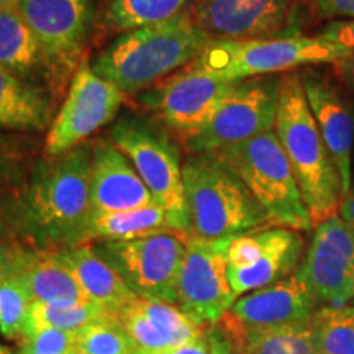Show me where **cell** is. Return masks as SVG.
<instances>
[{"label":"cell","instance_id":"42","mask_svg":"<svg viewBox=\"0 0 354 354\" xmlns=\"http://www.w3.org/2000/svg\"><path fill=\"white\" fill-rule=\"evenodd\" d=\"M339 216L346 221V223L349 225L354 230V194H351V196L344 197L342 205H339Z\"/></svg>","mask_w":354,"mask_h":354},{"label":"cell","instance_id":"22","mask_svg":"<svg viewBox=\"0 0 354 354\" xmlns=\"http://www.w3.org/2000/svg\"><path fill=\"white\" fill-rule=\"evenodd\" d=\"M53 109L46 88L0 69V131H44L55 120Z\"/></svg>","mask_w":354,"mask_h":354},{"label":"cell","instance_id":"39","mask_svg":"<svg viewBox=\"0 0 354 354\" xmlns=\"http://www.w3.org/2000/svg\"><path fill=\"white\" fill-rule=\"evenodd\" d=\"M135 354H145V353H135ZM158 354H210V339L209 331L203 333L198 338L192 339V342L180 344V346L167 348L166 351H161Z\"/></svg>","mask_w":354,"mask_h":354},{"label":"cell","instance_id":"43","mask_svg":"<svg viewBox=\"0 0 354 354\" xmlns=\"http://www.w3.org/2000/svg\"><path fill=\"white\" fill-rule=\"evenodd\" d=\"M20 0H0V10H17Z\"/></svg>","mask_w":354,"mask_h":354},{"label":"cell","instance_id":"41","mask_svg":"<svg viewBox=\"0 0 354 354\" xmlns=\"http://www.w3.org/2000/svg\"><path fill=\"white\" fill-rule=\"evenodd\" d=\"M0 238H19L15 228H13L8 209H2V207H0Z\"/></svg>","mask_w":354,"mask_h":354},{"label":"cell","instance_id":"24","mask_svg":"<svg viewBox=\"0 0 354 354\" xmlns=\"http://www.w3.org/2000/svg\"><path fill=\"white\" fill-rule=\"evenodd\" d=\"M215 326L228 342L245 349L246 354H318L308 325L271 330H248L230 312Z\"/></svg>","mask_w":354,"mask_h":354},{"label":"cell","instance_id":"10","mask_svg":"<svg viewBox=\"0 0 354 354\" xmlns=\"http://www.w3.org/2000/svg\"><path fill=\"white\" fill-rule=\"evenodd\" d=\"M232 240L190 234L185 248L176 305L203 326H215L238 299L228 281L227 251Z\"/></svg>","mask_w":354,"mask_h":354},{"label":"cell","instance_id":"11","mask_svg":"<svg viewBox=\"0 0 354 354\" xmlns=\"http://www.w3.org/2000/svg\"><path fill=\"white\" fill-rule=\"evenodd\" d=\"M189 15L212 39H271L297 37L295 0H194Z\"/></svg>","mask_w":354,"mask_h":354},{"label":"cell","instance_id":"26","mask_svg":"<svg viewBox=\"0 0 354 354\" xmlns=\"http://www.w3.org/2000/svg\"><path fill=\"white\" fill-rule=\"evenodd\" d=\"M194 0H109L107 24L118 33L162 24L189 12Z\"/></svg>","mask_w":354,"mask_h":354},{"label":"cell","instance_id":"3","mask_svg":"<svg viewBox=\"0 0 354 354\" xmlns=\"http://www.w3.org/2000/svg\"><path fill=\"white\" fill-rule=\"evenodd\" d=\"M274 131L289 159L313 225L338 215L344 198L342 179L308 107L299 71L281 76Z\"/></svg>","mask_w":354,"mask_h":354},{"label":"cell","instance_id":"27","mask_svg":"<svg viewBox=\"0 0 354 354\" xmlns=\"http://www.w3.org/2000/svg\"><path fill=\"white\" fill-rule=\"evenodd\" d=\"M310 331L318 354H354V304L320 305L310 320Z\"/></svg>","mask_w":354,"mask_h":354},{"label":"cell","instance_id":"32","mask_svg":"<svg viewBox=\"0 0 354 354\" xmlns=\"http://www.w3.org/2000/svg\"><path fill=\"white\" fill-rule=\"evenodd\" d=\"M77 351L82 354H135L130 338L110 320L94 322L77 333Z\"/></svg>","mask_w":354,"mask_h":354},{"label":"cell","instance_id":"1","mask_svg":"<svg viewBox=\"0 0 354 354\" xmlns=\"http://www.w3.org/2000/svg\"><path fill=\"white\" fill-rule=\"evenodd\" d=\"M92 145L84 143L35 162L8 209L21 241L41 251L86 245L91 203Z\"/></svg>","mask_w":354,"mask_h":354},{"label":"cell","instance_id":"19","mask_svg":"<svg viewBox=\"0 0 354 354\" xmlns=\"http://www.w3.org/2000/svg\"><path fill=\"white\" fill-rule=\"evenodd\" d=\"M304 238L282 227L264 228V246L256 261L245 269H228L230 286L236 297L271 286L300 268Z\"/></svg>","mask_w":354,"mask_h":354},{"label":"cell","instance_id":"34","mask_svg":"<svg viewBox=\"0 0 354 354\" xmlns=\"http://www.w3.org/2000/svg\"><path fill=\"white\" fill-rule=\"evenodd\" d=\"M17 354H69L76 349L77 333L46 328L21 336Z\"/></svg>","mask_w":354,"mask_h":354},{"label":"cell","instance_id":"15","mask_svg":"<svg viewBox=\"0 0 354 354\" xmlns=\"http://www.w3.org/2000/svg\"><path fill=\"white\" fill-rule=\"evenodd\" d=\"M234 84L189 64L145 91L140 102L184 138L210 117Z\"/></svg>","mask_w":354,"mask_h":354},{"label":"cell","instance_id":"33","mask_svg":"<svg viewBox=\"0 0 354 354\" xmlns=\"http://www.w3.org/2000/svg\"><path fill=\"white\" fill-rule=\"evenodd\" d=\"M41 253L19 238H0V284L24 274Z\"/></svg>","mask_w":354,"mask_h":354},{"label":"cell","instance_id":"28","mask_svg":"<svg viewBox=\"0 0 354 354\" xmlns=\"http://www.w3.org/2000/svg\"><path fill=\"white\" fill-rule=\"evenodd\" d=\"M109 320L107 312L99 305H74V307H56L41 302L30 305L24 325V335L37 333L39 330L56 328L79 333L82 328L94 322Z\"/></svg>","mask_w":354,"mask_h":354},{"label":"cell","instance_id":"20","mask_svg":"<svg viewBox=\"0 0 354 354\" xmlns=\"http://www.w3.org/2000/svg\"><path fill=\"white\" fill-rule=\"evenodd\" d=\"M0 69L35 86H56L41 44L19 8L0 10Z\"/></svg>","mask_w":354,"mask_h":354},{"label":"cell","instance_id":"47","mask_svg":"<svg viewBox=\"0 0 354 354\" xmlns=\"http://www.w3.org/2000/svg\"><path fill=\"white\" fill-rule=\"evenodd\" d=\"M69 354H82L81 351H77V349H74V351L73 353H69Z\"/></svg>","mask_w":354,"mask_h":354},{"label":"cell","instance_id":"40","mask_svg":"<svg viewBox=\"0 0 354 354\" xmlns=\"http://www.w3.org/2000/svg\"><path fill=\"white\" fill-rule=\"evenodd\" d=\"M210 339V354H234L233 346L218 326H212L209 330Z\"/></svg>","mask_w":354,"mask_h":354},{"label":"cell","instance_id":"46","mask_svg":"<svg viewBox=\"0 0 354 354\" xmlns=\"http://www.w3.org/2000/svg\"><path fill=\"white\" fill-rule=\"evenodd\" d=\"M353 194H354V151H353Z\"/></svg>","mask_w":354,"mask_h":354},{"label":"cell","instance_id":"7","mask_svg":"<svg viewBox=\"0 0 354 354\" xmlns=\"http://www.w3.org/2000/svg\"><path fill=\"white\" fill-rule=\"evenodd\" d=\"M109 135L135 166L158 205L169 212L180 232L190 233L184 162L166 128L149 118L127 115L110 127Z\"/></svg>","mask_w":354,"mask_h":354},{"label":"cell","instance_id":"21","mask_svg":"<svg viewBox=\"0 0 354 354\" xmlns=\"http://www.w3.org/2000/svg\"><path fill=\"white\" fill-rule=\"evenodd\" d=\"M53 253L68 266L87 297L104 308L107 315L140 297L123 282L112 266L95 253L91 243L64 248Z\"/></svg>","mask_w":354,"mask_h":354},{"label":"cell","instance_id":"23","mask_svg":"<svg viewBox=\"0 0 354 354\" xmlns=\"http://www.w3.org/2000/svg\"><path fill=\"white\" fill-rule=\"evenodd\" d=\"M19 277L32 295L33 302L56 307L94 304L87 297L76 276L53 251H43L41 256Z\"/></svg>","mask_w":354,"mask_h":354},{"label":"cell","instance_id":"8","mask_svg":"<svg viewBox=\"0 0 354 354\" xmlns=\"http://www.w3.org/2000/svg\"><path fill=\"white\" fill-rule=\"evenodd\" d=\"M190 233L165 230L123 241L91 243L136 295L177 304V279Z\"/></svg>","mask_w":354,"mask_h":354},{"label":"cell","instance_id":"31","mask_svg":"<svg viewBox=\"0 0 354 354\" xmlns=\"http://www.w3.org/2000/svg\"><path fill=\"white\" fill-rule=\"evenodd\" d=\"M32 304V295L20 277L0 284V333L6 338L20 339Z\"/></svg>","mask_w":354,"mask_h":354},{"label":"cell","instance_id":"2","mask_svg":"<svg viewBox=\"0 0 354 354\" xmlns=\"http://www.w3.org/2000/svg\"><path fill=\"white\" fill-rule=\"evenodd\" d=\"M210 41L185 12L162 24L122 33L91 66L97 76L115 84L125 95L138 94L189 66Z\"/></svg>","mask_w":354,"mask_h":354},{"label":"cell","instance_id":"17","mask_svg":"<svg viewBox=\"0 0 354 354\" xmlns=\"http://www.w3.org/2000/svg\"><path fill=\"white\" fill-rule=\"evenodd\" d=\"M320 307L299 269L271 286L248 292L228 310L248 330L308 325Z\"/></svg>","mask_w":354,"mask_h":354},{"label":"cell","instance_id":"18","mask_svg":"<svg viewBox=\"0 0 354 354\" xmlns=\"http://www.w3.org/2000/svg\"><path fill=\"white\" fill-rule=\"evenodd\" d=\"M92 212H125L154 205L153 194L146 187L131 161L110 140L92 145L91 167Z\"/></svg>","mask_w":354,"mask_h":354},{"label":"cell","instance_id":"29","mask_svg":"<svg viewBox=\"0 0 354 354\" xmlns=\"http://www.w3.org/2000/svg\"><path fill=\"white\" fill-rule=\"evenodd\" d=\"M136 304H138L141 312L149 318L154 328L165 336L169 348L192 342L212 328V326H203L201 323L194 322L174 304L143 297H138Z\"/></svg>","mask_w":354,"mask_h":354},{"label":"cell","instance_id":"6","mask_svg":"<svg viewBox=\"0 0 354 354\" xmlns=\"http://www.w3.org/2000/svg\"><path fill=\"white\" fill-rule=\"evenodd\" d=\"M263 207L272 227L310 232L313 221L276 131L215 151Z\"/></svg>","mask_w":354,"mask_h":354},{"label":"cell","instance_id":"14","mask_svg":"<svg viewBox=\"0 0 354 354\" xmlns=\"http://www.w3.org/2000/svg\"><path fill=\"white\" fill-rule=\"evenodd\" d=\"M299 272L320 305L354 304V230L342 216L315 225Z\"/></svg>","mask_w":354,"mask_h":354},{"label":"cell","instance_id":"37","mask_svg":"<svg viewBox=\"0 0 354 354\" xmlns=\"http://www.w3.org/2000/svg\"><path fill=\"white\" fill-rule=\"evenodd\" d=\"M317 37L326 39V41L342 44V46H346L354 51V19L328 21Z\"/></svg>","mask_w":354,"mask_h":354},{"label":"cell","instance_id":"13","mask_svg":"<svg viewBox=\"0 0 354 354\" xmlns=\"http://www.w3.org/2000/svg\"><path fill=\"white\" fill-rule=\"evenodd\" d=\"M28 24L51 66L56 86H64L82 63L92 21L91 0H20Z\"/></svg>","mask_w":354,"mask_h":354},{"label":"cell","instance_id":"44","mask_svg":"<svg viewBox=\"0 0 354 354\" xmlns=\"http://www.w3.org/2000/svg\"><path fill=\"white\" fill-rule=\"evenodd\" d=\"M230 344H232V343H230ZM232 346H233V351H234V354H246V353H245V349L240 348V346H236V344H232Z\"/></svg>","mask_w":354,"mask_h":354},{"label":"cell","instance_id":"45","mask_svg":"<svg viewBox=\"0 0 354 354\" xmlns=\"http://www.w3.org/2000/svg\"><path fill=\"white\" fill-rule=\"evenodd\" d=\"M0 354H12V351L7 346H3V344H0Z\"/></svg>","mask_w":354,"mask_h":354},{"label":"cell","instance_id":"36","mask_svg":"<svg viewBox=\"0 0 354 354\" xmlns=\"http://www.w3.org/2000/svg\"><path fill=\"white\" fill-rule=\"evenodd\" d=\"M302 3L322 20L338 21L354 19V0H302Z\"/></svg>","mask_w":354,"mask_h":354},{"label":"cell","instance_id":"9","mask_svg":"<svg viewBox=\"0 0 354 354\" xmlns=\"http://www.w3.org/2000/svg\"><path fill=\"white\" fill-rule=\"evenodd\" d=\"M281 77L263 76L236 82L210 117L184 136L190 154L215 153L220 149L274 130Z\"/></svg>","mask_w":354,"mask_h":354},{"label":"cell","instance_id":"38","mask_svg":"<svg viewBox=\"0 0 354 354\" xmlns=\"http://www.w3.org/2000/svg\"><path fill=\"white\" fill-rule=\"evenodd\" d=\"M331 69H333L336 79L354 94V51L351 55L331 63Z\"/></svg>","mask_w":354,"mask_h":354},{"label":"cell","instance_id":"4","mask_svg":"<svg viewBox=\"0 0 354 354\" xmlns=\"http://www.w3.org/2000/svg\"><path fill=\"white\" fill-rule=\"evenodd\" d=\"M183 172L190 234L218 240L272 227L263 207L218 153L192 154L184 161Z\"/></svg>","mask_w":354,"mask_h":354},{"label":"cell","instance_id":"12","mask_svg":"<svg viewBox=\"0 0 354 354\" xmlns=\"http://www.w3.org/2000/svg\"><path fill=\"white\" fill-rule=\"evenodd\" d=\"M125 94L115 84L105 81L92 71L91 63L82 61L59 112L46 136L44 151L50 156L63 154L107 125L122 109Z\"/></svg>","mask_w":354,"mask_h":354},{"label":"cell","instance_id":"25","mask_svg":"<svg viewBox=\"0 0 354 354\" xmlns=\"http://www.w3.org/2000/svg\"><path fill=\"white\" fill-rule=\"evenodd\" d=\"M165 230L179 228L169 212L158 203L125 212H109V214L92 212L86 245L95 241L135 240Z\"/></svg>","mask_w":354,"mask_h":354},{"label":"cell","instance_id":"35","mask_svg":"<svg viewBox=\"0 0 354 354\" xmlns=\"http://www.w3.org/2000/svg\"><path fill=\"white\" fill-rule=\"evenodd\" d=\"M25 151L15 136L0 133V187L20 179L24 171Z\"/></svg>","mask_w":354,"mask_h":354},{"label":"cell","instance_id":"5","mask_svg":"<svg viewBox=\"0 0 354 354\" xmlns=\"http://www.w3.org/2000/svg\"><path fill=\"white\" fill-rule=\"evenodd\" d=\"M351 53L353 50L342 44L304 35L246 41L212 39L190 64L223 81L241 82L318 64H331Z\"/></svg>","mask_w":354,"mask_h":354},{"label":"cell","instance_id":"30","mask_svg":"<svg viewBox=\"0 0 354 354\" xmlns=\"http://www.w3.org/2000/svg\"><path fill=\"white\" fill-rule=\"evenodd\" d=\"M136 300H133L131 304L125 305V307L109 313V320L130 338L136 353L158 354L161 351H166L169 348L166 338L154 328L149 318L141 312Z\"/></svg>","mask_w":354,"mask_h":354},{"label":"cell","instance_id":"16","mask_svg":"<svg viewBox=\"0 0 354 354\" xmlns=\"http://www.w3.org/2000/svg\"><path fill=\"white\" fill-rule=\"evenodd\" d=\"M323 141L328 146L342 179L343 197L353 194V151H354V112L344 99L335 79L326 73L312 68L299 69Z\"/></svg>","mask_w":354,"mask_h":354}]
</instances>
